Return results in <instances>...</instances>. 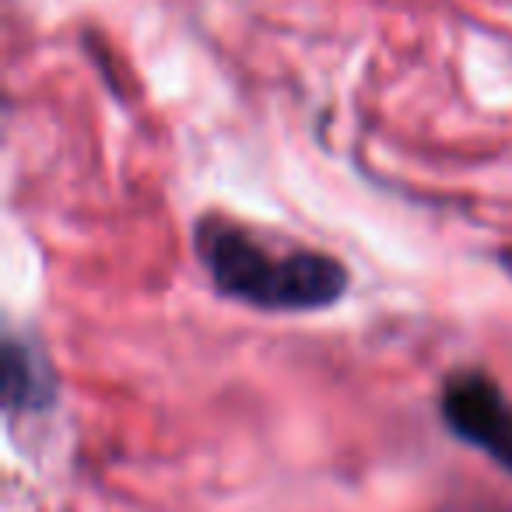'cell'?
<instances>
[{"label":"cell","mask_w":512,"mask_h":512,"mask_svg":"<svg viewBox=\"0 0 512 512\" xmlns=\"http://www.w3.org/2000/svg\"><path fill=\"white\" fill-rule=\"evenodd\" d=\"M193 246L214 288L260 313H316L348 292V267L337 256L267 239L232 218H204Z\"/></svg>","instance_id":"1"},{"label":"cell","mask_w":512,"mask_h":512,"mask_svg":"<svg viewBox=\"0 0 512 512\" xmlns=\"http://www.w3.org/2000/svg\"><path fill=\"white\" fill-rule=\"evenodd\" d=\"M446 428L512 474V400L481 369L456 372L439 397Z\"/></svg>","instance_id":"2"},{"label":"cell","mask_w":512,"mask_h":512,"mask_svg":"<svg viewBox=\"0 0 512 512\" xmlns=\"http://www.w3.org/2000/svg\"><path fill=\"white\" fill-rule=\"evenodd\" d=\"M4 407L8 414L18 411H46L57 400V379L50 372V362L22 337H8L4 344Z\"/></svg>","instance_id":"3"}]
</instances>
